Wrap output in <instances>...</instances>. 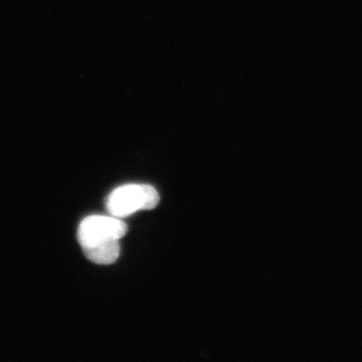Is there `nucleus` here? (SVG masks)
Listing matches in <instances>:
<instances>
[{"mask_svg": "<svg viewBox=\"0 0 362 362\" xmlns=\"http://www.w3.org/2000/svg\"><path fill=\"white\" fill-rule=\"evenodd\" d=\"M160 202L158 190L148 185H124L110 192L107 210L110 215L123 218L140 210L156 208Z\"/></svg>", "mask_w": 362, "mask_h": 362, "instance_id": "1", "label": "nucleus"}, {"mask_svg": "<svg viewBox=\"0 0 362 362\" xmlns=\"http://www.w3.org/2000/svg\"><path fill=\"white\" fill-rule=\"evenodd\" d=\"M127 224L117 217L89 216L80 223L78 240L82 249L110 240H120L127 233Z\"/></svg>", "mask_w": 362, "mask_h": 362, "instance_id": "2", "label": "nucleus"}, {"mask_svg": "<svg viewBox=\"0 0 362 362\" xmlns=\"http://www.w3.org/2000/svg\"><path fill=\"white\" fill-rule=\"evenodd\" d=\"M119 242L120 240H110V242L103 243L99 245L82 250H83L85 256L92 263L99 264V265H110V264L115 263L117 258L120 257L121 250Z\"/></svg>", "mask_w": 362, "mask_h": 362, "instance_id": "3", "label": "nucleus"}]
</instances>
